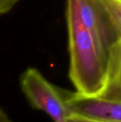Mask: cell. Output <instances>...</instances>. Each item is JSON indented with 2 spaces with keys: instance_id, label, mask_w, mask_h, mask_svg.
<instances>
[{
  "instance_id": "obj_6",
  "label": "cell",
  "mask_w": 121,
  "mask_h": 122,
  "mask_svg": "<svg viewBox=\"0 0 121 122\" xmlns=\"http://www.w3.org/2000/svg\"><path fill=\"white\" fill-rule=\"evenodd\" d=\"M118 37L121 43V0H101Z\"/></svg>"
},
{
  "instance_id": "obj_9",
  "label": "cell",
  "mask_w": 121,
  "mask_h": 122,
  "mask_svg": "<svg viewBox=\"0 0 121 122\" xmlns=\"http://www.w3.org/2000/svg\"><path fill=\"white\" fill-rule=\"evenodd\" d=\"M0 122H14L5 111L0 107Z\"/></svg>"
},
{
  "instance_id": "obj_2",
  "label": "cell",
  "mask_w": 121,
  "mask_h": 122,
  "mask_svg": "<svg viewBox=\"0 0 121 122\" xmlns=\"http://www.w3.org/2000/svg\"><path fill=\"white\" fill-rule=\"evenodd\" d=\"M21 89L30 105L46 113L53 122H67L71 115L68 100L71 91L49 82L36 68L29 67L21 74Z\"/></svg>"
},
{
  "instance_id": "obj_5",
  "label": "cell",
  "mask_w": 121,
  "mask_h": 122,
  "mask_svg": "<svg viewBox=\"0 0 121 122\" xmlns=\"http://www.w3.org/2000/svg\"><path fill=\"white\" fill-rule=\"evenodd\" d=\"M101 97L121 99V43L117 42L108 56V81Z\"/></svg>"
},
{
  "instance_id": "obj_1",
  "label": "cell",
  "mask_w": 121,
  "mask_h": 122,
  "mask_svg": "<svg viewBox=\"0 0 121 122\" xmlns=\"http://www.w3.org/2000/svg\"><path fill=\"white\" fill-rule=\"evenodd\" d=\"M69 53V79L76 92L88 97H101L108 81V56L83 24L73 0L66 4Z\"/></svg>"
},
{
  "instance_id": "obj_4",
  "label": "cell",
  "mask_w": 121,
  "mask_h": 122,
  "mask_svg": "<svg viewBox=\"0 0 121 122\" xmlns=\"http://www.w3.org/2000/svg\"><path fill=\"white\" fill-rule=\"evenodd\" d=\"M68 107L71 114L102 122H121V99L88 97L76 92L70 94Z\"/></svg>"
},
{
  "instance_id": "obj_7",
  "label": "cell",
  "mask_w": 121,
  "mask_h": 122,
  "mask_svg": "<svg viewBox=\"0 0 121 122\" xmlns=\"http://www.w3.org/2000/svg\"><path fill=\"white\" fill-rule=\"evenodd\" d=\"M17 3V0H0V16L9 12Z\"/></svg>"
},
{
  "instance_id": "obj_8",
  "label": "cell",
  "mask_w": 121,
  "mask_h": 122,
  "mask_svg": "<svg viewBox=\"0 0 121 122\" xmlns=\"http://www.w3.org/2000/svg\"><path fill=\"white\" fill-rule=\"evenodd\" d=\"M67 122H102L90 119H86L84 117H81L79 116H76L74 114H71L68 118Z\"/></svg>"
},
{
  "instance_id": "obj_3",
  "label": "cell",
  "mask_w": 121,
  "mask_h": 122,
  "mask_svg": "<svg viewBox=\"0 0 121 122\" xmlns=\"http://www.w3.org/2000/svg\"><path fill=\"white\" fill-rule=\"evenodd\" d=\"M73 3L86 29L109 56L118 37L101 0H73Z\"/></svg>"
}]
</instances>
